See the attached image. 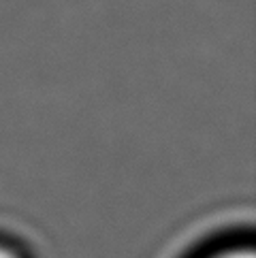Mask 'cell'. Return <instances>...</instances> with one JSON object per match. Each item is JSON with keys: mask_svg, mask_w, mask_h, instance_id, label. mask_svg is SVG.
I'll list each match as a JSON object with an SVG mask.
<instances>
[{"mask_svg": "<svg viewBox=\"0 0 256 258\" xmlns=\"http://www.w3.org/2000/svg\"><path fill=\"white\" fill-rule=\"evenodd\" d=\"M214 258H256L252 247H233V250H226L222 254H216Z\"/></svg>", "mask_w": 256, "mask_h": 258, "instance_id": "6da1fadb", "label": "cell"}, {"mask_svg": "<svg viewBox=\"0 0 256 258\" xmlns=\"http://www.w3.org/2000/svg\"><path fill=\"white\" fill-rule=\"evenodd\" d=\"M0 258H22L20 254H15L13 250H9V247H3L0 245Z\"/></svg>", "mask_w": 256, "mask_h": 258, "instance_id": "7a4b0ae2", "label": "cell"}]
</instances>
